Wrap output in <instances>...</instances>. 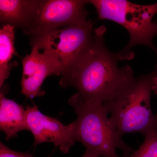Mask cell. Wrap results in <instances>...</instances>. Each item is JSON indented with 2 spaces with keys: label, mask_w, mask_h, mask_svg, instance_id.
Returning <instances> with one entry per match:
<instances>
[{
  "label": "cell",
  "mask_w": 157,
  "mask_h": 157,
  "mask_svg": "<svg viewBox=\"0 0 157 157\" xmlns=\"http://www.w3.org/2000/svg\"><path fill=\"white\" fill-rule=\"evenodd\" d=\"M104 25L94 29L89 46L62 72V87H75L85 101L106 103L111 100L134 78L132 67H119L117 53H112L104 42Z\"/></svg>",
  "instance_id": "1"
},
{
  "label": "cell",
  "mask_w": 157,
  "mask_h": 157,
  "mask_svg": "<svg viewBox=\"0 0 157 157\" xmlns=\"http://www.w3.org/2000/svg\"><path fill=\"white\" fill-rule=\"evenodd\" d=\"M68 102L77 116L76 141L101 157H130L134 151L119 135L103 103L85 101L76 94Z\"/></svg>",
  "instance_id": "2"
},
{
  "label": "cell",
  "mask_w": 157,
  "mask_h": 157,
  "mask_svg": "<svg viewBox=\"0 0 157 157\" xmlns=\"http://www.w3.org/2000/svg\"><path fill=\"white\" fill-rule=\"evenodd\" d=\"M157 66L152 73L134 77L114 97L104 103L119 135L129 133L143 135L157 127V113L151 106L153 81Z\"/></svg>",
  "instance_id": "3"
},
{
  "label": "cell",
  "mask_w": 157,
  "mask_h": 157,
  "mask_svg": "<svg viewBox=\"0 0 157 157\" xmlns=\"http://www.w3.org/2000/svg\"><path fill=\"white\" fill-rule=\"evenodd\" d=\"M95 8L98 18L116 22L128 31V45L117 53L119 60L132 59L135 54L132 49L138 45L147 46L157 56L153 39L157 36V24L153 17L157 14V2L140 5L125 0H90Z\"/></svg>",
  "instance_id": "4"
},
{
  "label": "cell",
  "mask_w": 157,
  "mask_h": 157,
  "mask_svg": "<svg viewBox=\"0 0 157 157\" xmlns=\"http://www.w3.org/2000/svg\"><path fill=\"white\" fill-rule=\"evenodd\" d=\"M94 31V22L86 20L31 37L30 44L53 56L60 64L63 72L89 46Z\"/></svg>",
  "instance_id": "5"
},
{
  "label": "cell",
  "mask_w": 157,
  "mask_h": 157,
  "mask_svg": "<svg viewBox=\"0 0 157 157\" xmlns=\"http://www.w3.org/2000/svg\"><path fill=\"white\" fill-rule=\"evenodd\" d=\"M89 1H39L30 22L24 33L31 37L86 20Z\"/></svg>",
  "instance_id": "6"
},
{
  "label": "cell",
  "mask_w": 157,
  "mask_h": 157,
  "mask_svg": "<svg viewBox=\"0 0 157 157\" xmlns=\"http://www.w3.org/2000/svg\"><path fill=\"white\" fill-rule=\"evenodd\" d=\"M29 131L33 135L34 145L52 142L64 153H68L76 142L75 122L65 125L59 121L42 113L37 106L26 107Z\"/></svg>",
  "instance_id": "7"
},
{
  "label": "cell",
  "mask_w": 157,
  "mask_h": 157,
  "mask_svg": "<svg viewBox=\"0 0 157 157\" xmlns=\"http://www.w3.org/2000/svg\"><path fill=\"white\" fill-rule=\"evenodd\" d=\"M32 47L31 53L22 59L21 82V93L30 99L44 95L41 86L45 78L54 75L61 76L62 73L60 64L53 56Z\"/></svg>",
  "instance_id": "8"
},
{
  "label": "cell",
  "mask_w": 157,
  "mask_h": 157,
  "mask_svg": "<svg viewBox=\"0 0 157 157\" xmlns=\"http://www.w3.org/2000/svg\"><path fill=\"white\" fill-rule=\"evenodd\" d=\"M8 90V86H3L0 93V128L6 134L7 140L21 131L28 130L26 110L21 105L6 98Z\"/></svg>",
  "instance_id": "9"
},
{
  "label": "cell",
  "mask_w": 157,
  "mask_h": 157,
  "mask_svg": "<svg viewBox=\"0 0 157 157\" xmlns=\"http://www.w3.org/2000/svg\"><path fill=\"white\" fill-rule=\"evenodd\" d=\"M38 0H0V21L2 25H9L26 29L36 11Z\"/></svg>",
  "instance_id": "10"
},
{
  "label": "cell",
  "mask_w": 157,
  "mask_h": 157,
  "mask_svg": "<svg viewBox=\"0 0 157 157\" xmlns=\"http://www.w3.org/2000/svg\"><path fill=\"white\" fill-rule=\"evenodd\" d=\"M15 28L7 25L0 29V87L2 88L10 71L18 65L11 62L13 56H17L14 46Z\"/></svg>",
  "instance_id": "11"
},
{
  "label": "cell",
  "mask_w": 157,
  "mask_h": 157,
  "mask_svg": "<svg viewBox=\"0 0 157 157\" xmlns=\"http://www.w3.org/2000/svg\"><path fill=\"white\" fill-rule=\"evenodd\" d=\"M144 136L143 144L130 157H157V127L151 129Z\"/></svg>",
  "instance_id": "12"
},
{
  "label": "cell",
  "mask_w": 157,
  "mask_h": 157,
  "mask_svg": "<svg viewBox=\"0 0 157 157\" xmlns=\"http://www.w3.org/2000/svg\"><path fill=\"white\" fill-rule=\"evenodd\" d=\"M0 157H34L27 153L19 152L12 150L5 145L0 143Z\"/></svg>",
  "instance_id": "13"
},
{
  "label": "cell",
  "mask_w": 157,
  "mask_h": 157,
  "mask_svg": "<svg viewBox=\"0 0 157 157\" xmlns=\"http://www.w3.org/2000/svg\"><path fill=\"white\" fill-rule=\"evenodd\" d=\"M101 157L99 156L98 155L96 154L94 152L90 150L86 149V151L84 155H83L82 157Z\"/></svg>",
  "instance_id": "14"
},
{
  "label": "cell",
  "mask_w": 157,
  "mask_h": 157,
  "mask_svg": "<svg viewBox=\"0 0 157 157\" xmlns=\"http://www.w3.org/2000/svg\"><path fill=\"white\" fill-rule=\"evenodd\" d=\"M152 89V91H153L155 94L157 95V73L154 78Z\"/></svg>",
  "instance_id": "15"
},
{
  "label": "cell",
  "mask_w": 157,
  "mask_h": 157,
  "mask_svg": "<svg viewBox=\"0 0 157 157\" xmlns=\"http://www.w3.org/2000/svg\"><path fill=\"white\" fill-rule=\"evenodd\" d=\"M154 21L157 24V17L156 19V20H155Z\"/></svg>",
  "instance_id": "16"
}]
</instances>
